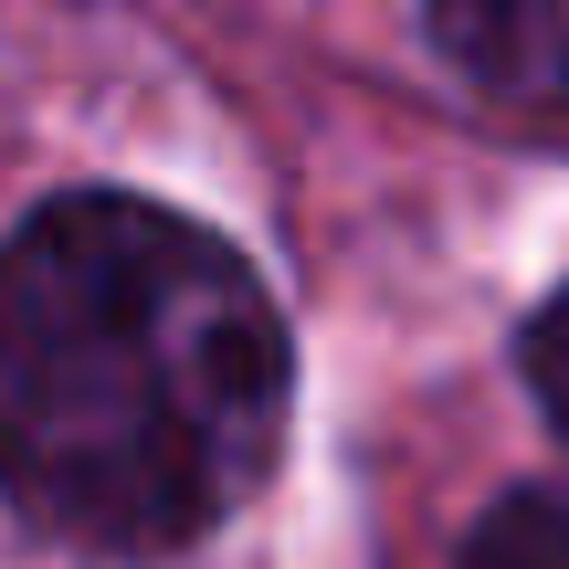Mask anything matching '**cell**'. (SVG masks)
I'll list each match as a JSON object with an SVG mask.
<instances>
[{"label":"cell","instance_id":"cell-3","mask_svg":"<svg viewBox=\"0 0 569 569\" xmlns=\"http://www.w3.org/2000/svg\"><path fill=\"white\" fill-rule=\"evenodd\" d=\"M465 569H569V496L517 486L507 507H486V528L465 538Z\"/></svg>","mask_w":569,"mask_h":569},{"label":"cell","instance_id":"cell-4","mask_svg":"<svg viewBox=\"0 0 569 569\" xmlns=\"http://www.w3.org/2000/svg\"><path fill=\"white\" fill-rule=\"evenodd\" d=\"M517 369H528L538 411H549V422H559V443H569V284L528 317V338H517Z\"/></svg>","mask_w":569,"mask_h":569},{"label":"cell","instance_id":"cell-2","mask_svg":"<svg viewBox=\"0 0 569 569\" xmlns=\"http://www.w3.org/2000/svg\"><path fill=\"white\" fill-rule=\"evenodd\" d=\"M432 42L486 96L569 117V0H432Z\"/></svg>","mask_w":569,"mask_h":569},{"label":"cell","instance_id":"cell-1","mask_svg":"<svg viewBox=\"0 0 569 569\" xmlns=\"http://www.w3.org/2000/svg\"><path fill=\"white\" fill-rule=\"evenodd\" d=\"M284 327L222 232L127 190L42 201L0 243V486L106 559L211 538L274 465Z\"/></svg>","mask_w":569,"mask_h":569}]
</instances>
